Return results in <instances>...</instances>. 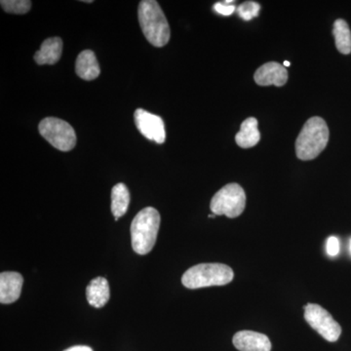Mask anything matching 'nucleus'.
<instances>
[{
  "instance_id": "obj_1",
  "label": "nucleus",
  "mask_w": 351,
  "mask_h": 351,
  "mask_svg": "<svg viewBox=\"0 0 351 351\" xmlns=\"http://www.w3.org/2000/svg\"><path fill=\"white\" fill-rule=\"evenodd\" d=\"M138 23L145 38L154 47H163L170 40V27L162 9L156 0H143L138 4Z\"/></svg>"
},
{
  "instance_id": "obj_2",
  "label": "nucleus",
  "mask_w": 351,
  "mask_h": 351,
  "mask_svg": "<svg viewBox=\"0 0 351 351\" xmlns=\"http://www.w3.org/2000/svg\"><path fill=\"white\" fill-rule=\"evenodd\" d=\"M160 221V214L154 207L145 208L136 215L131 223V242L138 255H147L154 249Z\"/></svg>"
},
{
  "instance_id": "obj_3",
  "label": "nucleus",
  "mask_w": 351,
  "mask_h": 351,
  "mask_svg": "<svg viewBox=\"0 0 351 351\" xmlns=\"http://www.w3.org/2000/svg\"><path fill=\"white\" fill-rule=\"evenodd\" d=\"M329 141V128L325 120L314 117L302 127L295 141V154L301 160H313L324 151Z\"/></svg>"
},
{
  "instance_id": "obj_4",
  "label": "nucleus",
  "mask_w": 351,
  "mask_h": 351,
  "mask_svg": "<svg viewBox=\"0 0 351 351\" xmlns=\"http://www.w3.org/2000/svg\"><path fill=\"white\" fill-rule=\"evenodd\" d=\"M233 270L223 263H200L184 272L182 283L188 289L223 286L232 282Z\"/></svg>"
},
{
  "instance_id": "obj_5",
  "label": "nucleus",
  "mask_w": 351,
  "mask_h": 351,
  "mask_svg": "<svg viewBox=\"0 0 351 351\" xmlns=\"http://www.w3.org/2000/svg\"><path fill=\"white\" fill-rule=\"evenodd\" d=\"M246 206V195L239 184H228L213 196L211 200L212 213L216 216L225 215L228 218H237L243 213Z\"/></svg>"
},
{
  "instance_id": "obj_6",
  "label": "nucleus",
  "mask_w": 351,
  "mask_h": 351,
  "mask_svg": "<svg viewBox=\"0 0 351 351\" xmlns=\"http://www.w3.org/2000/svg\"><path fill=\"white\" fill-rule=\"evenodd\" d=\"M38 130L40 135L59 151L69 152L75 147V129L64 120L47 117L41 120Z\"/></svg>"
},
{
  "instance_id": "obj_7",
  "label": "nucleus",
  "mask_w": 351,
  "mask_h": 351,
  "mask_svg": "<svg viewBox=\"0 0 351 351\" xmlns=\"http://www.w3.org/2000/svg\"><path fill=\"white\" fill-rule=\"evenodd\" d=\"M304 309V319L309 326L330 343L338 341L341 335V325L326 309L315 304H307Z\"/></svg>"
},
{
  "instance_id": "obj_8",
  "label": "nucleus",
  "mask_w": 351,
  "mask_h": 351,
  "mask_svg": "<svg viewBox=\"0 0 351 351\" xmlns=\"http://www.w3.org/2000/svg\"><path fill=\"white\" fill-rule=\"evenodd\" d=\"M134 119L138 130L144 137L157 144H163L165 142V125L160 117L143 108H138L134 113Z\"/></svg>"
},
{
  "instance_id": "obj_9",
  "label": "nucleus",
  "mask_w": 351,
  "mask_h": 351,
  "mask_svg": "<svg viewBox=\"0 0 351 351\" xmlns=\"http://www.w3.org/2000/svg\"><path fill=\"white\" fill-rule=\"evenodd\" d=\"M254 80L261 86L276 85L280 87L287 82L288 71L282 64L276 62H270V63L263 64L257 69L254 75Z\"/></svg>"
},
{
  "instance_id": "obj_10",
  "label": "nucleus",
  "mask_w": 351,
  "mask_h": 351,
  "mask_svg": "<svg viewBox=\"0 0 351 351\" xmlns=\"http://www.w3.org/2000/svg\"><path fill=\"white\" fill-rule=\"evenodd\" d=\"M232 343L239 351H271L269 337L258 332H237L233 337Z\"/></svg>"
},
{
  "instance_id": "obj_11",
  "label": "nucleus",
  "mask_w": 351,
  "mask_h": 351,
  "mask_svg": "<svg viewBox=\"0 0 351 351\" xmlns=\"http://www.w3.org/2000/svg\"><path fill=\"white\" fill-rule=\"evenodd\" d=\"M24 278L15 271L1 272L0 274V302L13 304L19 299Z\"/></svg>"
},
{
  "instance_id": "obj_12",
  "label": "nucleus",
  "mask_w": 351,
  "mask_h": 351,
  "mask_svg": "<svg viewBox=\"0 0 351 351\" xmlns=\"http://www.w3.org/2000/svg\"><path fill=\"white\" fill-rule=\"evenodd\" d=\"M62 52H63V40L61 38H47L41 44L40 49L34 54V61L39 66L55 64L61 59Z\"/></svg>"
},
{
  "instance_id": "obj_13",
  "label": "nucleus",
  "mask_w": 351,
  "mask_h": 351,
  "mask_svg": "<svg viewBox=\"0 0 351 351\" xmlns=\"http://www.w3.org/2000/svg\"><path fill=\"white\" fill-rule=\"evenodd\" d=\"M75 73L86 82L96 80L101 73L100 66L93 51L84 50L78 55L75 63Z\"/></svg>"
},
{
  "instance_id": "obj_14",
  "label": "nucleus",
  "mask_w": 351,
  "mask_h": 351,
  "mask_svg": "<svg viewBox=\"0 0 351 351\" xmlns=\"http://www.w3.org/2000/svg\"><path fill=\"white\" fill-rule=\"evenodd\" d=\"M88 304L95 308H101L108 304L110 297V285L104 277L94 278L86 289Z\"/></svg>"
},
{
  "instance_id": "obj_15",
  "label": "nucleus",
  "mask_w": 351,
  "mask_h": 351,
  "mask_svg": "<svg viewBox=\"0 0 351 351\" xmlns=\"http://www.w3.org/2000/svg\"><path fill=\"white\" fill-rule=\"evenodd\" d=\"M261 133L258 129V120L249 117L242 122L240 131L235 136L237 144L242 149H250L260 142Z\"/></svg>"
},
{
  "instance_id": "obj_16",
  "label": "nucleus",
  "mask_w": 351,
  "mask_h": 351,
  "mask_svg": "<svg viewBox=\"0 0 351 351\" xmlns=\"http://www.w3.org/2000/svg\"><path fill=\"white\" fill-rule=\"evenodd\" d=\"M130 204V193L126 184L119 182L112 189V213L114 218H121L126 214Z\"/></svg>"
},
{
  "instance_id": "obj_17",
  "label": "nucleus",
  "mask_w": 351,
  "mask_h": 351,
  "mask_svg": "<svg viewBox=\"0 0 351 351\" xmlns=\"http://www.w3.org/2000/svg\"><path fill=\"white\" fill-rule=\"evenodd\" d=\"M335 41H336L337 49L341 54H350L351 53V32L348 23L345 20L338 19L335 22L334 29Z\"/></svg>"
},
{
  "instance_id": "obj_18",
  "label": "nucleus",
  "mask_w": 351,
  "mask_h": 351,
  "mask_svg": "<svg viewBox=\"0 0 351 351\" xmlns=\"http://www.w3.org/2000/svg\"><path fill=\"white\" fill-rule=\"evenodd\" d=\"M0 4L7 13L24 15L31 10L32 3L29 0H1Z\"/></svg>"
},
{
  "instance_id": "obj_19",
  "label": "nucleus",
  "mask_w": 351,
  "mask_h": 351,
  "mask_svg": "<svg viewBox=\"0 0 351 351\" xmlns=\"http://www.w3.org/2000/svg\"><path fill=\"white\" fill-rule=\"evenodd\" d=\"M260 10V4L254 1L244 2L237 8L239 17L245 21H250L254 19V18L258 17Z\"/></svg>"
},
{
  "instance_id": "obj_20",
  "label": "nucleus",
  "mask_w": 351,
  "mask_h": 351,
  "mask_svg": "<svg viewBox=\"0 0 351 351\" xmlns=\"http://www.w3.org/2000/svg\"><path fill=\"white\" fill-rule=\"evenodd\" d=\"M341 247H339V239L336 237H330L326 242V252L330 257H336L339 255Z\"/></svg>"
},
{
  "instance_id": "obj_21",
  "label": "nucleus",
  "mask_w": 351,
  "mask_h": 351,
  "mask_svg": "<svg viewBox=\"0 0 351 351\" xmlns=\"http://www.w3.org/2000/svg\"><path fill=\"white\" fill-rule=\"evenodd\" d=\"M235 9H237V7L232 5V4H226V2H223V3L219 2V3H216L214 5V10L223 16L232 15L234 13Z\"/></svg>"
},
{
  "instance_id": "obj_22",
  "label": "nucleus",
  "mask_w": 351,
  "mask_h": 351,
  "mask_svg": "<svg viewBox=\"0 0 351 351\" xmlns=\"http://www.w3.org/2000/svg\"><path fill=\"white\" fill-rule=\"evenodd\" d=\"M64 351H93L91 348L86 346H75L73 348H69L68 350Z\"/></svg>"
},
{
  "instance_id": "obj_23",
  "label": "nucleus",
  "mask_w": 351,
  "mask_h": 351,
  "mask_svg": "<svg viewBox=\"0 0 351 351\" xmlns=\"http://www.w3.org/2000/svg\"><path fill=\"white\" fill-rule=\"evenodd\" d=\"M283 66H290V62H288V61L284 62Z\"/></svg>"
},
{
  "instance_id": "obj_24",
  "label": "nucleus",
  "mask_w": 351,
  "mask_h": 351,
  "mask_svg": "<svg viewBox=\"0 0 351 351\" xmlns=\"http://www.w3.org/2000/svg\"><path fill=\"white\" fill-rule=\"evenodd\" d=\"M215 217H216V215L215 214H212V215H209V218H215Z\"/></svg>"
},
{
  "instance_id": "obj_25",
  "label": "nucleus",
  "mask_w": 351,
  "mask_h": 351,
  "mask_svg": "<svg viewBox=\"0 0 351 351\" xmlns=\"http://www.w3.org/2000/svg\"><path fill=\"white\" fill-rule=\"evenodd\" d=\"M350 253H351V240H350Z\"/></svg>"
}]
</instances>
